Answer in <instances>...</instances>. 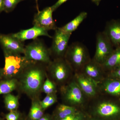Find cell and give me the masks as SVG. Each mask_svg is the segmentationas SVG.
<instances>
[{
	"label": "cell",
	"instance_id": "cell-35",
	"mask_svg": "<svg viewBox=\"0 0 120 120\" xmlns=\"http://www.w3.org/2000/svg\"><path fill=\"white\" fill-rule=\"evenodd\" d=\"M0 120H2V118H1L0 117Z\"/></svg>",
	"mask_w": 120,
	"mask_h": 120
},
{
	"label": "cell",
	"instance_id": "cell-28",
	"mask_svg": "<svg viewBox=\"0 0 120 120\" xmlns=\"http://www.w3.org/2000/svg\"><path fill=\"white\" fill-rule=\"evenodd\" d=\"M68 0H58L54 4L51 6L54 11H56L57 9L60 6L62 5L63 4H64Z\"/></svg>",
	"mask_w": 120,
	"mask_h": 120
},
{
	"label": "cell",
	"instance_id": "cell-26",
	"mask_svg": "<svg viewBox=\"0 0 120 120\" xmlns=\"http://www.w3.org/2000/svg\"><path fill=\"white\" fill-rule=\"evenodd\" d=\"M21 113L16 110L10 111L5 115L6 120H20L22 118Z\"/></svg>",
	"mask_w": 120,
	"mask_h": 120
},
{
	"label": "cell",
	"instance_id": "cell-4",
	"mask_svg": "<svg viewBox=\"0 0 120 120\" xmlns=\"http://www.w3.org/2000/svg\"><path fill=\"white\" fill-rule=\"evenodd\" d=\"M3 79H17L24 69L31 61L22 54L5 55Z\"/></svg>",
	"mask_w": 120,
	"mask_h": 120
},
{
	"label": "cell",
	"instance_id": "cell-36",
	"mask_svg": "<svg viewBox=\"0 0 120 120\" xmlns=\"http://www.w3.org/2000/svg\"><path fill=\"white\" fill-rule=\"evenodd\" d=\"M20 120H24V119H22V118H21V119H20Z\"/></svg>",
	"mask_w": 120,
	"mask_h": 120
},
{
	"label": "cell",
	"instance_id": "cell-5",
	"mask_svg": "<svg viewBox=\"0 0 120 120\" xmlns=\"http://www.w3.org/2000/svg\"><path fill=\"white\" fill-rule=\"evenodd\" d=\"M46 69L49 78L56 84H61L68 79L72 68L64 58H60L52 61Z\"/></svg>",
	"mask_w": 120,
	"mask_h": 120
},
{
	"label": "cell",
	"instance_id": "cell-23",
	"mask_svg": "<svg viewBox=\"0 0 120 120\" xmlns=\"http://www.w3.org/2000/svg\"><path fill=\"white\" fill-rule=\"evenodd\" d=\"M56 84L47 75L41 88V92L46 95L56 94Z\"/></svg>",
	"mask_w": 120,
	"mask_h": 120
},
{
	"label": "cell",
	"instance_id": "cell-11",
	"mask_svg": "<svg viewBox=\"0 0 120 120\" xmlns=\"http://www.w3.org/2000/svg\"><path fill=\"white\" fill-rule=\"evenodd\" d=\"M116 48H120V20L112 19L107 22L103 31Z\"/></svg>",
	"mask_w": 120,
	"mask_h": 120
},
{
	"label": "cell",
	"instance_id": "cell-3",
	"mask_svg": "<svg viewBox=\"0 0 120 120\" xmlns=\"http://www.w3.org/2000/svg\"><path fill=\"white\" fill-rule=\"evenodd\" d=\"M64 58L72 68L76 69L82 68L90 60L86 47L79 42L68 46Z\"/></svg>",
	"mask_w": 120,
	"mask_h": 120
},
{
	"label": "cell",
	"instance_id": "cell-13",
	"mask_svg": "<svg viewBox=\"0 0 120 120\" xmlns=\"http://www.w3.org/2000/svg\"><path fill=\"white\" fill-rule=\"evenodd\" d=\"M77 75V83L82 91L90 97L94 96L96 94V82L83 74Z\"/></svg>",
	"mask_w": 120,
	"mask_h": 120
},
{
	"label": "cell",
	"instance_id": "cell-1",
	"mask_svg": "<svg viewBox=\"0 0 120 120\" xmlns=\"http://www.w3.org/2000/svg\"><path fill=\"white\" fill-rule=\"evenodd\" d=\"M47 75L46 65L31 61L17 78V90L31 99L39 97Z\"/></svg>",
	"mask_w": 120,
	"mask_h": 120
},
{
	"label": "cell",
	"instance_id": "cell-7",
	"mask_svg": "<svg viewBox=\"0 0 120 120\" xmlns=\"http://www.w3.org/2000/svg\"><path fill=\"white\" fill-rule=\"evenodd\" d=\"M113 45L103 32H99L96 37V46L93 60L103 64L114 50Z\"/></svg>",
	"mask_w": 120,
	"mask_h": 120
},
{
	"label": "cell",
	"instance_id": "cell-18",
	"mask_svg": "<svg viewBox=\"0 0 120 120\" xmlns=\"http://www.w3.org/2000/svg\"><path fill=\"white\" fill-rule=\"evenodd\" d=\"M39 97L31 99V106L28 116V120H38L44 115Z\"/></svg>",
	"mask_w": 120,
	"mask_h": 120
},
{
	"label": "cell",
	"instance_id": "cell-8",
	"mask_svg": "<svg viewBox=\"0 0 120 120\" xmlns=\"http://www.w3.org/2000/svg\"><path fill=\"white\" fill-rule=\"evenodd\" d=\"M0 45L5 55L24 54L25 45L23 42L13 37L12 34L0 33Z\"/></svg>",
	"mask_w": 120,
	"mask_h": 120
},
{
	"label": "cell",
	"instance_id": "cell-6",
	"mask_svg": "<svg viewBox=\"0 0 120 120\" xmlns=\"http://www.w3.org/2000/svg\"><path fill=\"white\" fill-rule=\"evenodd\" d=\"M71 35L64 33L58 27L55 30L52 45L49 48L51 56L54 59L64 58Z\"/></svg>",
	"mask_w": 120,
	"mask_h": 120
},
{
	"label": "cell",
	"instance_id": "cell-10",
	"mask_svg": "<svg viewBox=\"0 0 120 120\" xmlns=\"http://www.w3.org/2000/svg\"><path fill=\"white\" fill-rule=\"evenodd\" d=\"M61 91L65 101L69 104L79 105L83 101L82 91L76 82H71L67 86H63Z\"/></svg>",
	"mask_w": 120,
	"mask_h": 120
},
{
	"label": "cell",
	"instance_id": "cell-24",
	"mask_svg": "<svg viewBox=\"0 0 120 120\" xmlns=\"http://www.w3.org/2000/svg\"><path fill=\"white\" fill-rule=\"evenodd\" d=\"M57 101V97L56 94L46 95L42 101H41L42 108L45 111L47 108L56 103Z\"/></svg>",
	"mask_w": 120,
	"mask_h": 120
},
{
	"label": "cell",
	"instance_id": "cell-30",
	"mask_svg": "<svg viewBox=\"0 0 120 120\" xmlns=\"http://www.w3.org/2000/svg\"><path fill=\"white\" fill-rule=\"evenodd\" d=\"M38 120H52V118L49 114H44V115Z\"/></svg>",
	"mask_w": 120,
	"mask_h": 120
},
{
	"label": "cell",
	"instance_id": "cell-17",
	"mask_svg": "<svg viewBox=\"0 0 120 120\" xmlns=\"http://www.w3.org/2000/svg\"><path fill=\"white\" fill-rule=\"evenodd\" d=\"M103 70L114 71L120 67V48H116L101 65Z\"/></svg>",
	"mask_w": 120,
	"mask_h": 120
},
{
	"label": "cell",
	"instance_id": "cell-16",
	"mask_svg": "<svg viewBox=\"0 0 120 120\" xmlns=\"http://www.w3.org/2000/svg\"><path fill=\"white\" fill-rule=\"evenodd\" d=\"M87 15L86 12H82L71 22L63 26L58 28L64 33L71 34L72 32L77 30L82 22L86 19Z\"/></svg>",
	"mask_w": 120,
	"mask_h": 120
},
{
	"label": "cell",
	"instance_id": "cell-27",
	"mask_svg": "<svg viewBox=\"0 0 120 120\" xmlns=\"http://www.w3.org/2000/svg\"><path fill=\"white\" fill-rule=\"evenodd\" d=\"M83 118V117L82 114L76 112L65 118L58 120H82Z\"/></svg>",
	"mask_w": 120,
	"mask_h": 120
},
{
	"label": "cell",
	"instance_id": "cell-21",
	"mask_svg": "<svg viewBox=\"0 0 120 120\" xmlns=\"http://www.w3.org/2000/svg\"><path fill=\"white\" fill-rule=\"evenodd\" d=\"M76 112V109L75 107L61 104L58 105L56 109L55 112V118L56 120L63 119Z\"/></svg>",
	"mask_w": 120,
	"mask_h": 120
},
{
	"label": "cell",
	"instance_id": "cell-14",
	"mask_svg": "<svg viewBox=\"0 0 120 120\" xmlns=\"http://www.w3.org/2000/svg\"><path fill=\"white\" fill-rule=\"evenodd\" d=\"M97 111L99 115L104 117H116L120 115V106L112 102H105L98 105Z\"/></svg>",
	"mask_w": 120,
	"mask_h": 120
},
{
	"label": "cell",
	"instance_id": "cell-25",
	"mask_svg": "<svg viewBox=\"0 0 120 120\" xmlns=\"http://www.w3.org/2000/svg\"><path fill=\"white\" fill-rule=\"evenodd\" d=\"M24 0H4V11L9 13L13 11L20 2Z\"/></svg>",
	"mask_w": 120,
	"mask_h": 120
},
{
	"label": "cell",
	"instance_id": "cell-9",
	"mask_svg": "<svg viewBox=\"0 0 120 120\" xmlns=\"http://www.w3.org/2000/svg\"><path fill=\"white\" fill-rule=\"evenodd\" d=\"M54 11L52 7H47L41 11H38L34 15L33 24L34 26L47 31L55 30L58 27L52 17Z\"/></svg>",
	"mask_w": 120,
	"mask_h": 120
},
{
	"label": "cell",
	"instance_id": "cell-29",
	"mask_svg": "<svg viewBox=\"0 0 120 120\" xmlns=\"http://www.w3.org/2000/svg\"><path fill=\"white\" fill-rule=\"evenodd\" d=\"M112 71L111 75L113 77L120 78V67Z\"/></svg>",
	"mask_w": 120,
	"mask_h": 120
},
{
	"label": "cell",
	"instance_id": "cell-22",
	"mask_svg": "<svg viewBox=\"0 0 120 120\" xmlns=\"http://www.w3.org/2000/svg\"><path fill=\"white\" fill-rule=\"evenodd\" d=\"M4 95L5 107L9 112L17 110L19 105V97L9 93Z\"/></svg>",
	"mask_w": 120,
	"mask_h": 120
},
{
	"label": "cell",
	"instance_id": "cell-31",
	"mask_svg": "<svg viewBox=\"0 0 120 120\" xmlns=\"http://www.w3.org/2000/svg\"><path fill=\"white\" fill-rule=\"evenodd\" d=\"M4 0H0V13L4 11Z\"/></svg>",
	"mask_w": 120,
	"mask_h": 120
},
{
	"label": "cell",
	"instance_id": "cell-33",
	"mask_svg": "<svg viewBox=\"0 0 120 120\" xmlns=\"http://www.w3.org/2000/svg\"><path fill=\"white\" fill-rule=\"evenodd\" d=\"M91 0L97 5H98L101 2V0Z\"/></svg>",
	"mask_w": 120,
	"mask_h": 120
},
{
	"label": "cell",
	"instance_id": "cell-32",
	"mask_svg": "<svg viewBox=\"0 0 120 120\" xmlns=\"http://www.w3.org/2000/svg\"><path fill=\"white\" fill-rule=\"evenodd\" d=\"M3 69L0 68V81L3 79Z\"/></svg>",
	"mask_w": 120,
	"mask_h": 120
},
{
	"label": "cell",
	"instance_id": "cell-12",
	"mask_svg": "<svg viewBox=\"0 0 120 120\" xmlns=\"http://www.w3.org/2000/svg\"><path fill=\"white\" fill-rule=\"evenodd\" d=\"M12 34L23 42L26 40H34L40 36H46L50 38H52L49 34L48 31L34 26L29 29L21 30L16 33Z\"/></svg>",
	"mask_w": 120,
	"mask_h": 120
},
{
	"label": "cell",
	"instance_id": "cell-37",
	"mask_svg": "<svg viewBox=\"0 0 120 120\" xmlns=\"http://www.w3.org/2000/svg\"></svg>",
	"mask_w": 120,
	"mask_h": 120
},
{
	"label": "cell",
	"instance_id": "cell-2",
	"mask_svg": "<svg viewBox=\"0 0 120 120\" xmlns=\"http://www.w3.org/2000/svg\"><path fill=\"white\" fill-rule=\"evenodd\" d=\"M23 56L28 60L46 66L52 61L49 48H47L42 41L38 38L25 46Z\"/></svg>",
	"mask_w": 120,
	"mask_h": 120
},
{
	"label": "cell",
	"instance_id": "cell-15",
	"mask_svg": "<svg viewBox=\"0 0 120 120\" xmlns=\"http://www.w3.org/2000/svg\"><path fill=\"white\" fill-rule=\"evenodd\" d=\"M85 75L89 78L94 80L100 77L101 72L103 70L101 65L94 60H90L83 67Z\"/></svg>",
	"mask_w": 120,
	"mask_h": 120
},
{
	"label": "cell",
	"instance_id": "cell-34",
	"mask_svg": "<svg viewBox=\"0 0 120 120\" xmlns=\"http://www.w3.org/2000/svg\"><path fill=\"white\" fill-rule=\"evenodd\" d=\"M35 0V1H36V4H37V10H38V11H39V10L38 5V0Z\"/></svg>",
	"mask_w": 120,
	"mask_h": 120
},
{
	"label": "cell",
	"instance_id": "cell-20",
	"mask_svg": "<svg viewBox=\"0 0 120 120\" xmlns=\"http://www.w3.org/2000/svg\"><path fill=\"white\" fill-rule=\"evenodd\" d=\"M104 91L110 95H120V80L109 79L105 82L103 86Z\"/></svg>",
	"mask_w": 120,
	"mask_h": 120
},
{
	"label": "cell",
	"instance_id": "cell-19",
	"mask_svg": "<svg viewBox=\"0 0 120 120\" xmlns=\"http://www.w3.org/2000/svg\"><path fill=\"white\" fill-rule=\"evenodd\" d=\"M18 81L17 79H3L0 81V95L7 94L17 90Z\"/></svg>",
	"mask_w": 120,
	"mask_h": 120
}]
</instances>
